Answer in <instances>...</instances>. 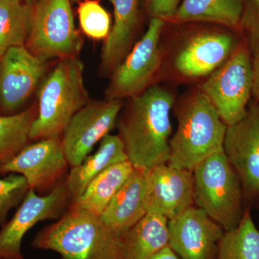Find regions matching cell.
Instances as JSON below:
<instances>
[{
  "label": "cell",
  "instance_id": "29",
  "mask_svg": "<svg viewBox=\"0 0 259 259\" xmlns=\"http://www.w3.org/2000/svg\"><path fill=\"white\" fill-rule=\"evenodd\" d=\"M148 13L152 18H173L182 0H146Z\"/></svg>",
  "mask_w": 259,
  "mask_h": 259
},
{
  "label": "cell",
  "instance_id": "6",
  "mask_svg": "<svg viewBox=\"0 0 259 259\" xmlns=\"http://www.w3.org/2000/svg\"><path fill=\"white\" fill-rule=\"evenodd\" d=\"M71 0H37L25 47L48 61L78 58L83 39L75 26Z\"/></svg>",
  "mask_w": 259,
  "mask_h": 259
},
{
  "label": "cell",
  "instance_id": "25",
  "mask_svg": "<svg viewBox=\"0 0 259 259\" xmlns=\"http://www.w3.org/2000/svg\"><path fill=\"white\" fill-rule=\"evenodd\" d=\"M217 259H259V231L249 209H245L238 226L225 232Z\"/></svg>",
  "mask_w": 259,
  "mask_h": 259
},
{
  "label": "cell",
  "instance_id": "22",
  "mask_svg": "<svg viewBox=\"0 0 259 259\" xmlns=\"http://www.w3.org/2000/svg\"><path fill=\"white\" fill-rule=\"evenodd\" d=\"M243 0H182L175 17L182 22L205 21L236 27L241 24Z\"/></svg>",
  "mask_w": 259,
  "mask_h": 259
},
{
  "label": "cell",
  "instance_id": "2",
  "mask_svg": "<svg viewBox=\"0 0 259 259\" xmlns=\"http://www.w3.org/2000/svg\"><path fill=\"white\" fill-rule=\"evenodd\" d=\"M124 236L105 224L100 215L68 209L55 223L37 233L32 246L55 251L61 259H123Z\"/></svg>",
  "mask_w": 259,
  "mask_h": 259
},
{
  "label": "cell",
  "instance_id": "32",
  "mask_svg": "<svg viewBox=\"0 0 259 259\" xmlns=\"http://www.w3.org/2000/svg\"><path fill=\"white\" fill-rule=\"evenodd\" d=\"M253 2H254L255 4L257 5V8H258L259 10V0H253ZM259 12V10H258Z\"/></svg>",
  "mask_w": 259,
  "mask_h": 259
},
{
  "label": "cell",
  "instance_id": "1",
  "mask_svg": "<svg viewBox=\"0 0 259 259\" xmlns=\"http://www.w3.org/2000/svg\"><path fill=\"white\" fill-rule=\"evenodd\" d=\"M174 102L171 93L157 86L131 98L117 127L135 168L145 171L169 161Z\"/></svg>",
  "mask_w": 259,
  "mask_h": 259
},
{
  "label": "cell",
  "instance_id": "7",
  "mask_svg": "<svg viewBox=\"0 0 259 259\" xmlns=\"http://www.w3.org/2000/svg\"><path fill=\"white\" fill-rule=\"evenodd\" d=\"M202 90L227 126L244 117L253 90L251 58L246 44L241 42L236 48L202 84Z\"/></svg>",
  "mask_w": 259,
  "mask_h": 259
},
{
  "label": "cell",
  "instance_id": "19",
  "mask_svg": "<svg viewBox=\"0 0 259 259\" xmlns=\"http://www.w3.org/2000/svg\"><path fill=\"white\" fill-rule=\"evenodd\" d=\"M128 161L125 146L118 135H107L98 149L78 166L71 167L66 180L71 203L81 197L89 184L109 167Z\"/></svg>",
  "mask_w": 259,
  "mask_h": 259
},
{
  "label": "cell",
  "instance_id": "20",
  "mask_svg": "<svg viewBox=\"0 0 259 259\" xmlns=\"http://www.w3.org/2000/svg\"><path fill=\"white\" fill-rule=\"evenodd\" d=\"M168 221L146 213L124 236L123 259H150L168 246Z\"/></svg>",
  "mask_w": 259,
  "mask_h": 259
},
{
  "label": "cell",
  "instance_id": "21",
  "mask_svg": "<svg viewBox=\"0 0 259 259\" xmlns=\"http://www.w3.org/2000/svg\"><path fill=\"white\" fill-rule=\"evenodd\" d=\"M134 169L129 161L109 167L89 184L81 197L70 204L68 209L100 215Z\"/></svg>",
  "mask_w": 259,
  "mask_h": 259
},
{
  "label": "cell",
  "instance_id": "14",
  "mask_svg": "<svg viewBox=\"0 0 259 259\" xmlns=\"http://www.w3.org/2000/svg\"><path fill=\"white\" fill-rule=\"evenodd\" d=\"M223 150L241 180L244 198L259 197V102L227 127Z\"/></svg>",
  "mask_w": 259,
  "mask_h": 259
},
{
  "label": "cell",
  "instance_id": "27",
  "mask_svg": "<svg viewBox=\"0 0 259 259\" xmlns=\"http://www.w3.org/2000/svg\"><path fill=\"white\" fill-rule=\"evenodd\" d=\"M30 187L22 175L9 174L0 178V226L7 223L11 209L21 204Z\"/></svg>",
  "mask_w": 259,
  "mask_h": 259
},
{
  "label": "cell",
  "instance_id": "17",
  "mask_svg": "<svg viewBox=\"0 0 259 259\" xmlns=\"http://www.w3.org/2000/svg\"><path fill=\"white\" fill-rule=\"evenodd\" d=\"M115 22L102 48L101 70L111 74L132 49L139 23V0H110Z\"/></svg>",
  "mask_w": 259,
  "mask_h": 259
},
{
  "label": "cell",
  "instance_id": "23",
  "mask_svg": "<svg viewBox=\"0 0 259 259\" xmlns=\"http://www.w3.org/2000/svg\"><path fill=\"white\" fill-rule=\"evenodd\" d=\"M32 15V5L25 0H0V57L10 48L25 46Z\"/></svg>",
  "mask_w": 259,
  "mask_h": 259
},
{
  "label": "cell",
  "instance_id": "9",
  "mask_svg": "<svg viewBox=\"0 0 259 259\" xmlns=\"http://www.w3.org/2000/svg\"><path fill=\"white\" fill-rule=\"evenodd\" d=\"M70 204L65 180L44 196L30 189L14 216L0 231V259H24L21 245L26 233L42 221L59 220Z\"/></svg>",
  "mask_w": 259,
  "mask_h": 259
},
{
  "label": "cell",
  "instance_id": "18",
  "mask_svg": "<svg viewBox=\"0 0 259 259\" xmlns=\"http://www.w3.org/2000/svg\"><path fill=\"white\" fill-rule=\"evenodd\" d=\"M144 171L135 168L100 217L120 234L125 233L146 215Z\"/></svg>",
  "mask_w": 259,
  "mask_h": 259
},
{
  "label": "cell",
  "instance_id": "11",
  "mask_svg": "<svg viewBox=\"0 0 259 259\" xmlns=\"http://www.w3.org/2000/svg\"><path fill=\"white\" fill-rule=\"evenodd\" d=\"M143 171L146 212L171 221L194 205L193 171L168 163Z\"/></svg>",
  "mask_w": 259,
  "mask_h": 259
},
{
  "label": "cell",
  "instance_id": "26",
  "mask_svg": "<svg viewBox=\"0 0 259 259\" xmlns=\"http://www.w3.org/2000/svg\"><path fill=\"white\" fill-rule=\"evenodd\" d=\"M81 31L94 40H107L111 31V18L97 0H81L77 8Z\"/></svg>",
  "mask_w": 259,
  "mask_h": 259
},
{
  "label": "cell",
  "instance_id": "15",
  "mask_svg": "<svg viewBox=\"0 0 259 259\" xmlns=\"http://www.w3.org/2000/svg\"><path fill=\"white\" fill-rule=\"evenodd\" d=\"M168 247L180 259H217L225 230L196 205L168 221Z\"/></svg>",
  "mask_w": 259,
  "mask_h": 259
},
{
  "label": "cell",
  "instance_id": "24",
  "mask_svg": "<svg viewBox=\"0 0 259 259\" xmlns=\"http://www.w3.org/2000/svg\"><path fill=\"white\" fill-rule=\"evenodd\" d=\"M37 112V105H32L17 113L0 115V166L15 157L28 144Z\"/></svg>",
  "mask_w": 259,
  "mask_h": 259
},
{
  "label": "cell",
  "instance_id": "13",
  "mask_svg": "<svg viewBox=\"0 0 259 259\" xmlns=\"http://www.w3.org/2000/svg\"><path fill=\"white\" fill-rule=\"evenodd\" d=\"M68 166L61 136H55L27 145L0 166V175H22L30 189L38 193L52 190L61 182Z\"/></svg>",
  "mask_w": 259,
  "mask_h": 259
},
{
  "label": "cell",
  "instance_id": "33",
  "mask_svg": "<svg viewBox=\"0 0 259 259\" xmlns=\"http://www.w3.org/2000/svg\"><path fill=\"white\" fill-rule=\"evenodd\" d=\"M80 0H71V2H73V3H74V2H79Z\"/></svg>",
  "mask_w": 259,
  "mask_h": 259
},
{
  "label": "cell",
  "instance_id": "12",
  "mask_svg": "<svg viewBox=\"0 0 259 259\" xmlns=\"http://www.w3.org/2000/svg\"><path fill=\"white\" fill-rule=\"evenodd\" d=\"M48 62L25 46L10 48L0 57V109L17 113L45 77Z\"/></svg>",
  "mask_w": 259,
  "mask_h": 259
},
{
  "label": "cell",
  "instance_id": "30",
  "mask_svg": "<svg viewBox=\"0 0 259 259\" xmlns=\"http://www.w3.org/2000/svg\"><path fill=\"white\" fill-rule=\"evenodd\" d=\"M150 259H180L179 258L178 255L175 253L169 248V247L167 246L166 248H163V250H161V251L158 252V253H156L153 255V256L151 257Z\"/></svg>",
  "mask_w": 259,
  "mask_h": 259
},
{
  "label": "cell",
  "instance_id": "16",
  "mask_svg": "<svg viewBox=\"0 0 259 259\" xmlns=\"http://www.w3.org/2000/svg\"><path fill=\"white\" fill-rule=\"evenodd\" d=\"M236 48L234 39L226 34L199 35L177 56L175 66L179 72L188 77L206 76L222 66Z\"/></svg>",
  "mask_w": 259,
  "mask_h": 259
},
{
  "label": "cell",
  "instance_id": "4",
  "mask_svg": "<svg viewBox=\"0 0 259 259\" xmlns=\"http://www.w3.org/2000/svg\"><path fill=\"white\" fill-rule=\"evenodd\" d=\"M177 120L169 142L170 166L193 171L204 159L223 151L228 126L202 92L186 102Z\"/></svg>",
  "mask_w": 259,
  "mask_h": 259
},
{
  "label": "cell",
  "instance_id": "5",
  "mask_svg": "<svg viewBox=\"0 0 259 259\" xmlns=\"http://www.w3.org/2000/svg\"><path fill=\"white\" fill-rule=\"evenodd\" d=\"M194 205L203 209L225 231L243 218L244 194L239 176L223 151L209 156L193 171Z\"/></svg>",
  "mask_w": 259,
  "mask_h": 259
},
{
  "label": "cell",
  "instance_id": "3",
  "mask_svg": "<svg viewBox=\"0 0 259 259\" xmlns=\"http://www.w3.org/2000/svg\"><path fill=\"white\" fill-rule=\"evenodd\" d=\"M90 101L78 58L59 60L37 90V115L30 141L61 136L70 120Z\"/></svg>",
  "mask_w": 259,
  "mask_h": 259
},
{
  "label": "cell",
  "instance_id": "10",
  "mask_svg": "<svg viewBox=\"0 0 259 259\" xmlns=\"http://www.w3.org/2000/svg\"><path fill=\"white\" fill-rule=\"evenodd\" d=\"M122 106L121 100L90 101L75 114L61 138L65 156L71 168L79 165L95 145L110 134Z\"/></svg>",
  "mask_w": 259,
  "mask_h": 259
},
{
  "label": "cell",
  "instance_id": "31",
  "mask_svg": "<svg viewBox=\"0 0 259 259\" xmlns=\"http://www.w3.org/2000/svg\"><path fill=\"white\" fill-rule=\"evenodd\" d=\"M25 1L28 2L29 4L33 5L34 3H35V2L37 1V0H25Z\"/></svg>",
  "mask_w": 259,
  "mask_h": 259
},
{
  "label": "cell",
  "instance_id": "28",
  "mask_svg": "<svg viewBox=\"0 0 259 259\" xmlns=\"http://www.w3.org/2000/svg\"><path fill=\"white\" fill-rule=\"evenodd\" d=\"M241 24L248 34L253 71L252 97L259 102V12L250 8L243 13Z\"/></svg>",
  "mask_w": 259,
  "mask_h": 259
},
{
  "label": "cell",
  "instance_id": "8",
  "mask_svg": "<svg viewBox=\"0 0 259 259\" xmlns=\"http://www.w3.org/2000/svg\"><path fill=\"white\" fill-rule=\"evenodd\" d=\"M163 26V19L151 18L144 36L111 73L106 99L132 98L147 90L161 64L159 40Z\"/></svg>",
  "mask_w": 259,
  "mask_h": 259
}]
</instances>
